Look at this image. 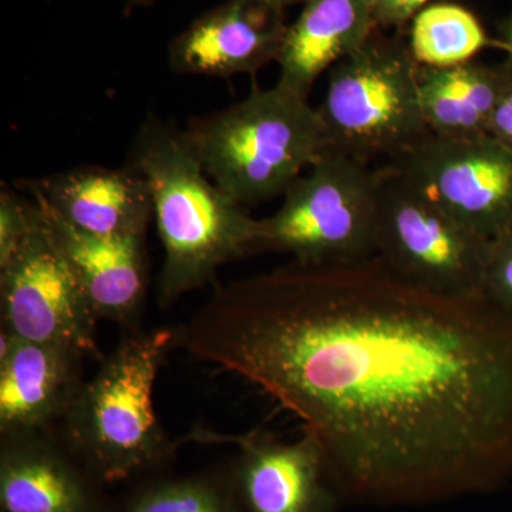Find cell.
Here are the masks:
<instances>
[{
	"mask_svg": "<svg viewBox=\"0 0 512 512\" xmlns=\"http://www.w3.org/2000/svg\"><path fill=\"white\" fill-rule=\"evenodd\" d=\"M208 177L244 207L284 195L329 150L308 97L276 83L185 128Z\"/></svg>",
	"mask_w": 512,
	"mask_h": 512,
	"instance_id": "obj_4",
	"label": "cell"
},
{
	"mask_svg": "<svg viewBox=\"0 0 512 512\" xmlns=\"http://www.w3.org/2000/svg\"><path fill=\"white\" fill-rule=\"evenodd\" d=\"M387 165L409 177L488 244L512 231V151L488 134H430L389 158Z\"/></svg>",
	"mask_w": 512,
	"mask_h": 512,
	"instance_id": "obj_9",
	"label": "cell"
},
{
	"mask_svg": "<svg viewBox=\"0 0 512 512\" xmlns=\"http://www.w3.org/2000/svg\"><path fill=\"white\" fill-rule=\"evenodd\" d=\"M178 346L247 380L318 441L345 500L440 503L512 480V313L379 259L218 286Z\"/></svg>",
	"mask_w": 512,
	"mask_h": 512,
	"instance_id": "obj_1",
	"label": "cell"
},
{
	"mask_svg": "<svg viewBox=\"0 0 512 512\" xmlns=\"http://www.w3.org/2000/svg\"><path fill=\"white\" fill-rule=\"evenodd\" d=\"M286 29L284 10L261 0H225L202 13L168 45V66L190 76L255 74L275 62Z\"/></svg>",
	"mask_w": 512,
	"mask_h": 512,
	"instance_id": "obj_11",
	"label": "cell"
},
{
	"mask_svg": "<svg viewBox=\"0 0 512 512\" xmlns=\"http://www.w3.org/2000/svg\"><path fill=\"white\" fill-rule=\"evenodd\" d=\"M177 346V328L126 330L60 424L67 446L101 484L153 470L173 453L154 407V386Z\"/></svg>",
	"mask_w": 512,
	"mask_h": 512,
	"instance_id": "obj_3",
	"label": "cell"
},
{
	"mask_svg": "<svg viewBox=\"0 0 512 512\" xmlns=\"http://www.w3.org/2000/svg\"><path fill=\"white\" fill-rule=\"evenodd\" d=\"M128 165L146 178L163 244V308L214 279L218 269L258 252L261 220L208 177L185 130L160 117L141 123Z\"/></svg>",
	"mask_w": 512,
	"mask_h": 512,
	"instance_id": "obj_2",
	"label": "cell"
},
{
	"mask_svg": "<svg viewBox=\"0 0 512 512\" xmlns=\"http://www.w3.org/2000/svg\"><path fill=\"white\" fill-rule=\"evenodd\" d=\"M377 178L376 258L419 288L484 299L491 245L390 165Z\"/></svg>",
	"mask_w": 512,
	"mask_h": 512,
	"instance_id": "obj_7",
	"label": "cell"
},
{
	"mask_svg": "<svg viewBox=\"0 0 512 512\" xmlns=\"http://www.w3.org/2000/svg\"><path fill=\"white\" fill-rule=\"evenodd\" d=\"M510 74L507 66L473 60L451 67L419 66L421 111L430 134L444 138L488 134Z\"/></svg>",
	"mask_w": 512,
	"mask_h": 512,
	"instance_id": "obj_17",
	"label": "cell"
},
{
	"mask_svg": "<svg viewBox=\"0 0 512 512\" xmlns=\"http://www.w3.org/2000/svg\"><path fill=\"white\" fill-rule=\"evenodd\" d=\"M483 296L485 301L512 313V231L491 244Z\"/></svg>",
	"mask_w": 512,
	"mask_h": 512,
	"instance_id": "obj_21",
	"label": "cell"
},
{
	"mask_svg": "<svg viewBox=\"0 0 512 512\" xmlns=\"http://www.w3.org/2000/svg\"><path fill=\"white\" fill-rule=\"evenodd\" d=\"M316 109L330 150L365 163L399 156L430 136L421 111L419 64L409 46L376 32L329 70Z\"/></svg>",
	"mask_w": 512,
	"mask_h": 512,
	"instance_id": "obj_6",
	"label": "cell"
},
{
	"mask_svg": "<svg viewBox=\"0 0 512 512\" xmlns=\"http://www.w3.org/2000/svg\"><path fill=\"white\" fill-rule=\"evenodd\" d=\"M410 23L407 46L419 66L451 67L468 63L490 45L476 16L454 3L426 6Z\"/></svg>",
	"mask_w": 512,
	"mask_h": 512,
	"instance_id": "obj_18",
	"label": "cell"
},
{
	"mask_svg": "<svg viewBox=\"0 0 512 512\" xmlns=\"http://www.w3.org/2000/svg\"><path fill=\"white\" fill-rule=\"evenodd\" d=\"M43 214L32 197H23L9 185L0 191V265L8 262L40 227Z\"/></svg>",
	"mask_w": 512,
	"mask_h": 512,
	"instance_id": "obj_20",
	"label": "cell"
},
{
	"mask_svg": "<svg viewBox=\"0 0 512 512\" xmlns=\"http://www.w3.org/2000/svg\"><path fill=\"white\" fill-rule=\"evenodd\" d=\"M0 437V512L113 511L59 427Z\"/></svg>",
	"mask_w": 512,
	"mask_h": 512,
	"instance_id": "obj_12",
	"label": "cell"
},
{
	"mask_svg": "<svg viewBox=\"0 0 512 512\" xmlns=\"http://www.w3.org/2000/svg\"><path fill=\"white\" fill-rule=\"evenodd\" d=\"M501 47L507 52V63L505 66L510 67L512 70V15L510 19L505 22L503 28V40L500 43Z\"/></svg>",
	"mask_w": 512,
	"mask_h": 512,
	"instance_id": "obj_24",
	"label": "cell"
},
{
	"mask_svg": "<svg viewBox=\"0 0 512 512\" xmlns=\"http://www.w3.org/2000/svg\"><path fill=\"white\" fill-rule=\"evenodd\" d=\"M375 0H306L286 29L278 82L309 97L313 84L376 32Z\"/></svg>",
	"mask_w": 512,
	"mask_h": 512,
	"instance_id": "obj_16",
	"label": "cell"
},
{
	"mask_svg": "<svg viewBox=\"0 0 512 512\" xmlns=\"http://www.w3.org/2000/svg\"><path fill=\"white\" fill-rule=\"evenodd\" d=\"M36 202L97 318L138 329L148 286L146 237L87 234Z\"/></svg>",
	"mask_w": 512,
	"mask_h": 512,
	"instance_id": "obj_15",
	"label": "cell"
},
{
	"mask_svg": "<svg viewBox=\"0 0 512 512\" xmlns=\"http://www.w3.org/2000/svg\"><path fill=\"white\" fill-rule=\"evenodd\" d=\"M0 306L2 330L13 336L64 346L86 357H103L97 342L100 319L47 227L45 215L28 241L0 265Z\"/></svg>",
	"mask_w": 512,
	"mask_h": 512,
	"instance_id": "obj_8",
	"label": "cell"
},
{
	"mask_svg": "<svg viewBox=\"0 0 512 512\" xmlns=\"http://www.w3.org/2000/svg\"><path fill=\"white\" fill-rule=\"evenodd\" d=\"M111 512H245L231 468L141 485Z\"/></svg>",
	"mask_w": 512,
	"mask_h": 512,
	"instance_id": "obj_19",
	"label": "cell"
},
{
	"mask_svg": "<svg viewBox=\"0 0 512 512\" xmlns=\"http://www.w3.org/2000/svg\"><path fill=\"white\" fill-rule=\"evenodd\" d=\"M377 170L329 150L286 190L259 225L258 252L302 265H353L376 258Z\"/></svg>",
	"mask_w": 512,
	"mask_h": 512,
	"instance_id": "obj_5",
	"label": "cell"
},
{
	"mask_svg": "<svg viewBox=\"0 0 512 512\" xmlns=\"http://www.w3.org/2000/svg\"><path fill=\"white\" fill-rule=\"evenodd\" d=\"M488 136L500 141L503 146L512 151V70L510 79L505 84L504 92L495 106L493 116H491Z\"/></svg>",
	"mask_w": 512,
	"mask_h": 512,
	"instance_id": "obj_23",
	"label": "cell"
},
{
	"mask_svg": "<svg viewBox=\"0 0 512 512\" xmlns=\"http://www.w3.org/2000/svg\"><path fill=\"white\" fill-rule=\"evenodd\" d=\"M238 448L231 474L245 512H338L325 454L309 434L284 441L266 430L215 437Z\"/></svg>",
	"mask_w": 512,
	"mask_h": 512,
	"instance_id": "obj_10",
	"label": "cell"
},
{
	"mask_svg": "<svg viewBox=\"0 0 512 512\" xmlns=\"http://www.w3.org/2000/svg\"><path fill=\"white\" fill-rule=\"evenodd\" d=\"M23 190L60 220L99 237H146L153 200L146 178L133 167L72 168L25 181Z\"/></svg>",
	"mask_w": 512,
	"mask_h": 512,
	"instance_id": "obj_14",
	"label": "cell"
},
{
	"mask_svg": "<svg viewBox=\"0 0 512 512\" xmlns=\"http://www.w3.org/2000/svg\"><path fill=\"white\" fill-rule=\"evenodd\" d=\"M261 2L266 3V5L272 6V8L284 10L291 8V6L295 5H303L306 0H261Z\"/></svg>",
	"mask_w": 512,
	"mask_h": 512,
	"instance_id": "obj_25",
	"label": "cell"
},
{
	"mask_svg": "<svg viewBox=\"0 0 512 512\" xmlns=\"http://www.w3.org/2000/svg\"><path fill=\"white\" fill-rule=\"evenodd\" d=\"M130 8H136V6H150L153 5L156 0H123Z\"/></svg>",
	"mask_w": 512,
	"mask_h": 512,
	"instance_id": "obj_26",
	"label": "cell"
},
{
	"mask_svg": "<svg viewBox=\"0 0 512 512\" xmlns=\"http://www.w3.org/2000/svg\"><path fill=\"white\" fill-rule=\"evenodd\" d=\"M430 0H375V22L379 28H400L412 22Z\"/></svg>",
	"mask_w": 512,
	"mask_h": 512,
	"instance_id": "obj_22",
	"label": "cell"
},
{
	"mask_svg": "<svg viewBox=\"0 0 512 512\" xmlns=\"http://www.w3.org/2000/svg\"><path fill=\"white\" fill-rule=\"evenodd\" d=\"M76 350L0 333V436L52 430L62 424L82 390Z\"/></svg>",
	"mask_w": 512,
	"mask_h": 512,
	"instance_id": "obj_13",
	"label": "cell"
}]
</instances>
